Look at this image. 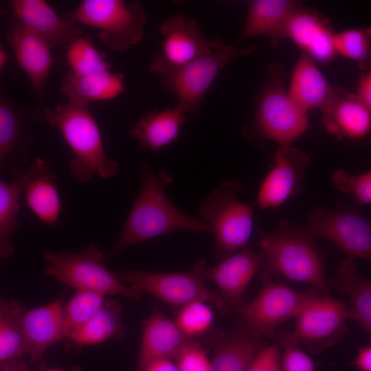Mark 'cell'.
<instances>
[{
    "label": "cell",
    "mask_w": 371,
    "mask_h": 371,
    "mask_svg": "<svg viewBox=\"0 0 371 371\" xmlns=\"http://www.w3.org/2000/svg\"><path fill=\"white\" fill-rule=\"evenodd\" d=\"M330 85L318 69L314 60L301 52L295 65L288 92L306 112L325 110L343 91Z\"/></svg>",
    "instance_id": "24"
},
{
    "label": "cell",
    "mask_w": 371,
    "mask_h": 371,
    "mask_svg": "<svg viewBox=\"0 0 371 371\" xmlns=\"http://www.w3.org/2000/svg\"><path fill=\"white\" fill-rule=\"evenodd\" d=\"M332 181L339 190L351 194L359 205L371 203V170L352 175L339 169L333 174Z\"/></svg>",
    "instance_id": "37"
},
{
    "label": "cell",
    "mask_w": 371,
    "mask_h": 371,
    "mask_svg": "<svg viewBox=\"0 0 371 371\" xmlns=\"http://www.w3.org/2000/svg\"><path fill=\"white\" fill-rule=\"evenodd\" d=\"M254 47H237L219 39L214 50L161 76V86L172 93L178 108L196 114L220 71L234 58L251 54Z\"/></svg>",
    "instance_id": "8"
},
{
    "label": "cell",
    "mask_w": 371,
    "mask_h": 371,
    "mask_svg": "<svg viewBox=\"0 0 371 371\" xmlns=\"http://www.w3.org/2000/svg\"><path fill=\"white\" fill-rule=\"evenodd\" d=\"M159 32L162 37L161 49L148 64V69L160 76L211 54L220 39H207L196 19L180 14L164 20Z\"/></svg>",
    "instance_id": "12"
},
{
    "label": "cell",
    "mask_w": 371,
    "mask_h": 371,
    "mask_svg": "<svg viewBox=\"0 0 371 371\" xmlns=\"http://www.w3.org/2000/svg\"><path fill=\"white\" fill-rule=\"evenodd\" d=\"M65 51L67 62L74 73L89 74L111 70L110 63L85 36L72 41Z\"/></svg>",
    "instance_id": "34"
},
{
    "label": "cell",
    "mask_w": 371,
    "mask_h": 371,
    "mask_svg": "<svg viewBox=\"0 0 371 371\" xmlns=\"http://www.w3.org/2000/svg\"><path fill=\"white\" fill-rule=\"evenodd\" d=\"M352 364L360 371H371V343L359 349L357 356Z\"/></svg>",
    "instance_id": "42"
},
{
    "label": "cell",
    "mask_w": 371,
    "mask_h": 371,
    "mask_svg": "<svg viewBox=\"0 0 371 371\" xmlns=\"http://www.w3.org/2000/svg\"><path fill=\"white\" fill-rule=\"evenodd\" d=\"M29 178L27 169L10 182L0 180V258L5 259L15 253L11 237L17 225L21 209L19 198L23 194Z\"/></svg>",
    "instance_id": "32"
},
{
    "label": "cell",
    "mask_w": 371,
    "mask_h": 371,
    "mask_svg": "<svg viewBox=\"0 0 371 371\" xmlns=\"http://www.w3.org/2000/svg\"><path fill=\"white\" fill-rule=\"evenodd\" d=\"M258 236L265 271L269 276L306 283L321 295H329L324 253L304 227L280 220L273 232L258 229Z\"/></svg>",
    "instance_id": "3"
},
{
    "label": "cell",
    "mask_w": 371,
    "mask_h": 371,
    "mask_svg": "<svg viewBox=\"0 0 371 371\" xmlns=\"http://www.w3.org/2000/svg\"><path fill=\"white\" fill-rule=\"evenodd\" d=\"M265 267L261 252L244 247L207 269L205 278L217 286L225 313H232L247 302L245 295L249 283Z\"/></svg>",
    "instance_id": "16"
},
{
    "label": "cell",
    "mask_w": 371,
    "mask_h": 371,
    "mask_svg": "<svg viewBox=\"0 0 371 371\" xmlns=\"http://www.w3.org/2000/svg\"><path fill=\"white\" fill-rule=\"evenodd\" d=\"M279 341L283 348L282 371H315L313 361L300 348V344L293 333H282L279 336Z\"/></svg>",
    "instance_id": "38"
},
{
    "label": "cell",
    "mask_w": 371,
    "mask_h": 371,
    "mask_svg": "<svg viewBox=\"0 0 371 371\" xmlns=\"http://www.w3.org/2000/svg\"><path fill=\"white\" fill-rule=\"evenodd\" d=\"M348 319L346 303L319 295L295 315L293 333L306 350L319 352L333 346L346 333Z\"/></svg>",
    "instance_id": "13"
},
{
    "label": "cell",
    "mask_w": 371,
    "mask_h": 371,
    "mask_svg": "<svg viewBox=\"0 0 371 371\" xmlns=\"http://www.w3.org/2000/svg\"><path fill=\"white\" fill-rule=\"evenodd\" d=\"M0 371H30L22 359H15L0 363Z\"/></svg>",
    "instance_id": "44"
},
{
    "label": "cell",
    "mask_w": 371,
    "mask_h": 371,
    "mask_svg": "<svg viewBox=\"0 0 371 371\" xmlns=\"http://www.w3.org/2000/svg\"><path fill=\"white\" fill-rule=\"evenodd\" d=\"M65 16L96 29L100 41L109 50L119 53L141 42L147 21L138 1L83 0Z\"/></svg>",
    "instance_id": "6"
},
{
    "label": "cell",
    "mask_w": 371,
    "mask_h": 371,
    "mask_svg": "<svg viewBox=\"0 0 371 371\" xmlns=\"http://www.w3.org/2000/svg\"><path fill=\"white\" fill-rule=\"evenodd\" d=\"M179 371H210L205 350L195 339L187 338L175 355Z\"/></svg>",
    "instance_id": "39"
},
{
    "label": "cell",
    "mask_w": 371,
    "mask_h": 371,
    "mask_svg": "<svg viewBox=\"0 0 371 371\" xmlns=\"http://www.w3.org/2000/svg\"><path fill=\"white\" fill-rule=\"evenodd\" d=\"M323 124L337 139H359L371 132V109L343 91L323 111Z\"/></svg>",
    "instance_id": "28"
},
{
    "label": "cell",
    "mask_w": 371,
    "mask_h": 371,
    "mask_svg": "<svg viewBox=\"0 0 371 371\" xmlns=\"http://www.w3.org/2000/svg\"><path fill=\"white\" fill-rule=\"evenodd\" d=\"M58 91L71 103L89 104L91 101L109 100L124 91V75L111 70L89 74L69 70L61 80Z\"/></svg>",
    "instance_id": "27"
},
{
    "label": "cell",
    "mask_w": 371,
    "mask_h": 371,
    "mask_svg": "<svg viewBox=\"0 0 371 371\" xmlns=\"http://www.w3.org/2000/svg\"><path fill=\"white\" fill-rule=\"evenodd\" d=\"M329 20L313 8H298L289 19L282 39L289 38L301 52L322 63L330 62L337 52Z\"/></svg>",
    "instance_id": "19"
},
{
    "label": "cell",
    "mask_w": 371,
    "mask_h": 371,
    "mask_svg": "<svg viewBox=\"0 0 371 371\" xmlns=\"http://www.w3.org/2000/svg\"><path fill=\"white\" fill-rule=\"evenodd\" d=\"M330 283L349 298V319L359 324L371 343V279L358 269L355 260L345 257L337 269Z\"/></svg>",
    "instance_id": "26"
},
{
    "label": "cell",
    "mask_w": 371,
    "mask_h": 371,
    "mask_svg": "<svg viewBox=\"0 0 371 371\" xmlns=\"http://www.w3.org/2000/svg\"><path fill=\"white\" fill-rule=\"evenodd\" d=\"M355 94L362 103L371 109V70L363 71Z\"/></svg>",
    "instance_id": "41"
},
{
    "label": "cell",
    "mask_w": 371,
    "mask_h": 371,
    "mask_svg": "<svg viewBox=\"0 0 371 371\" xmlns=\"http://www.w3.org/2000/svg\"><path fill=\"white\" fill-rule=\"evenodd\" d=\"M146 371H179L170 358H161L151 363Z\"/></svg>",
    "instance_id": "43"
},
{
    "label": "cell",
    "mask_w": 371,
    "mask_h": 371,
    "mask_svg": "<svg viewBox=\"0 0 371 371\" xmlns=\"http://www.w3.org/2000/svg\"><path fill=\"white\" fill-rule=\"evenodd\" d=\"M64 304L63 300L58 298L47 304L26 308L24 311L23 322L28 355L37 366H43L44 355L52 346L66 339Z\"/></svg>",
    "instance_id": "21"
},
{
    "label": "cell",
    "mask_w": 371,
    "mask_h": 371,
    "mask_svg": "<svg viewBox=\"0 0 371 371\" xmlns=\"http://www.w3.org/2000/svg\"><path fill=\"white\" fill-rule=\"evenodd\" d=\"M38 122L47 123L61 135L73 153L68 171L80 183L94 177L104 179L115 177L119 163L109 158L102 134L89 104L67 102L37 111Z\"/></svg>",
    "instance_id": "2"
},
{
    "label": "cell",
    "mask_w": 371,
    "mask_h": 371,
    "mask_svg": "<svg viewBox=\"0 0 371 371\" xmlns=\"http://www.w3.org/2000/svg\"><path fill=\"white\" fill-rule=\"evenodd\" d=\"M187 338L174 321L168 319L155 306L142 323V333L134 371H146L161 358L174 357Z\"/></svg>",
    "instance_id": "22"
},
{
    "label": "cell",
    "mask_w": 371,
    "mask_h": 371,
    "mask_svg": "<svg viewBox=\"0 0 371 371\" xmlns=\"http://www.w3.org/2000/svg\"><path fill=\"white\" fill-rule=\"evenodd\" d=\"M8 60L7 52L4 46H0V70H2Z\"/></svg>",
    "instance_id": "45"
},
{
    "label": "cell",
    "mask_w": 371,
    "mask_h": 371,
    "mask_svg": "<svg viewBox=\"0 0 371 371\" xmlns=\"http://www.w3.org/2000/svg\"><path fill=\"white\" fill-rule=\"evenodd\" d=\"M37 111L25 112L4 92L0 96V170L15 178L30 166L34 135L30 127Z\"/></svg>",
    "instance_id": "14"
},
{
    "label": "cell",
    "mask_w": 371,
    "mask_h": 371,
    "mask_svg": "<svg viewBox=\"0 0 371 371\" xmlns=\"http://www.w3.org/2000/svg\"><path fill=\"white\" fill-rule=\"evenodd\" d=\"M47 264L44 274L76 290H88L105 295H120L139 300L144 292L121 281L106 267L105 254L94 243H89L80 252L47 250L43 254Z\"/></svg>",
    "instance_id": "5"
},
{
    "label": "cell",
    "mask_w": 371,
    "mask_h": 371,
    "mask_svg": "<svg viewBox=\"0 0 371 371\" xmlns=\"http://www.w3.org/2000/svg\"><path fill=\"white\" fill-rule=\"evenodd\" d=\"M266 272L261 275L262 287L256 297L236 308V313L245 326L256 335L272 338L276 328L295 315L311 301L321 295L311 287L301 292L271 280Z\"/></svg>",
    "instance_id": "10"
},
{
    "label": "cell",
    "mask_w": 371,
    "mask_h": 371,
    "mask_svg": "<svg viewBox=\"0 0 371 371\" xmlns=\"http://www.w3.org/2000/svg\"><path fill=\"white\" fill-rule=\"evenodd\" d=\"M122 310L117 301L108 297L100 310L66 339L78 348L97 345L107 339H122L124 335Z\"/></svg>",
    "instance_id": "30"
},
{
    "label": "cell",
    "mask_w": 371,
    "mask_h": 371,
    "mask_svg": "<svg viewBox=\"0 0 371 371\" xmlns=\"http://www.w3.org/2000/svg\"><path fill=\"white\" fill-rule=\"evenodd\" d=\"M11 12L17 20L44 39L51 49L67 46L83 32L75 21L60 16L44 0H12Z\"/></svg>",
    "instance_id": "18"
},
{
    "label": "cell",
    "mask_w": 371,
    "mask_h": 371,
    "mask_svg": "<svg viewBox=\"0 0 371 371\" xmlns=\"http://www.w3.org/2000/svg\"><path fill=\"white\" fill-rule=\"evenodd\" d=\"M273 162L258 192L256 205L260 210L278 207L301 191L310 159L300 148L283 146L276 152Z\"/></svg>",
    "instance_id": "15"
},
{
    "label": "cell",
    "mask_w": 371,
    "mask_h": 371,
    "mask_svg": "<svg viewBox=\"0 0 371 371\" xmlns=\"http://www.w3.org/2000/svg\"><path fill=\"white\" fill-rule=\"evenodd\" d=\"M248 5L245 26L237 43L254 36H265L275 46L282 39L289 19L302 3L293 0H254Z\"/></svg>",
    "instance_id": "25"
},
{
    "label": "cell",
    "mask_w": 371,
    "mask_h": 371,
    "mask_svg": "<svg viewBox=\"0 0 371 371\" xmlns=\"http://www.w3.org/2000/svg\"><path fill=\"white\" fill-rule=\"evenodd\" d=\"M240 185L223 182L200 204L199 212L210 227L216 256L223 260L245 247L254 227L252 206L238 199Z\"/></svg>",
    "instance_id": "7"
},
{
    "label": "cell",
    "mask_w": 371,
    "mask_h": 371,
    "mask_svg": "<svg viewBox=\"0 0 371 371\" xmlns=\"http://www.w3.org/2000/svg\"><path fill=\"white\" fill-rule=\"evenodd\" d=\"M6 39L36 98L43 100L53 63L51 47L37 34L15 19L6 32Z\"/></svg>",
    "instance_id": "17"
},
{
    "label": "cell",
    "mask_w": 371,
    "mask_h": 371,
    "mask_svg": "<svg viewBox=\"0 0 371 371\" xmlns=\"http://www.w3.org/2000/svg\"><path fill=\"white\" fill-rule=\"evenodd\" d=\"M186 114L177 106L153 109L131 126L130 135L139 148L157 150L178 139Z\"/></svg>",
    "instance_id": "29"
},
{
    "label": "cell",
    "mask_w": 371,
    "mask_h": 371,
    "mask_svg": "<svg viewBox=\"0 0 371 371\" xmlns=\"http://www.w3.org/2000/svg\"><path fill=\"white\" fill-rule=\"evenodd\" d=\"M262 339L241 321L229 330L212 331L207 339L213 350L210 371H246L262 348Z\"/></svg>",
    "instance_id": "20"
},
{
    "label": "cell",
    "mask_w": 371,
    "mask_h": 371,
    "mask_svg": "<svg viewBox=\"0 0 371 371\" xmlns=\"http://www.w3.org/2000/svg\"><path fill=\"white\" fill-rule=\"evenodd\" d=\"M26 307L15 300H0V363L28 355L23 316Z\"/></svg>",
    "instance_id": "31"
},
{
    "label": "cell",
    "mask_w": 371,
    "mask_h": 371,
    "mask_svg": "<svg viewBox=\"0 0 371 371\" xmlns=\"http://www.w3.org/2000/svg\"><path fill=\"white\" fill-rule=\"evenodd\" d=\"M41 371H84V370L81 366L78 365H74L69 370H65L56 368H49L43 369Z\"/></svg>",
    "instance_id": "46"
},
{
    "label": "cell",
    "mask_w": 371,
    "mask_h": 371,
    "mask_svg": "<svg viewBox=\"0 0 371 371\" xmlns=\"http://www.w3.org/2000/svg\"><path fill=\"white\" fill-rule=\"evenodd\" d=\"M176 324L180 332L189 339L201 337L210 331L214 313L210 304L194 301L175 311Z\"/></svg>",
    "instance_id": "36"
},
{
    "label": "cell",
    "mask_w": 371,
    "mask_h": 371,
    "mask_svg": "<svg viewBox=\"0 0 371 371\" xmlns=\"http://www.w3.org/2000/svg\"><path fill=\"white\" fill-rule=\"evenodd\" d=\"M139 188L117 238L105 254L112 259L126 248L177 231L208 232L203 220L181 211L169 198L166 189L173 177L166 171L153 172L149 164L139 168Z\"/></svg>",
    "instance_id": "1"
},
{
    "label": "cell",
    "mask_w": 371,
    "mask_h": 371,
    "mask_svg": "<svg viewBox=\"0 0 371 371\" xmlns=\"http://www.w3.org/2000/svg\"><path fill=\"white\" fill-rule=\"evenodd\" d=\"M304 228L314 240L324 238L332 241L346 257L371 262V220L357 207L343 201L330 210L316 206Z\"/></svg>",
    "instance_id": "11"
},
{
    "label": "cell",
    "mask_w": 371,
    "mask_h": 371,
    "mask_svg": "<svg viewBox=\"0 0 371 371\" xmlns=\"http://www.w3.org/2000/svg\"><path fill=\"white\" fill-rule=\"evenodd\" d=\"M106 297L104 294L96 291L76 290L63 307L66 339L87 323L100 310Z\"/></svg>",
    "instance_id": "33"
},
{
    "label": "cell",
    "mask_w": 371,
    "mask_h": 371,
    "mask_svg": "<svg viewBox=\"0 0 371 371\" xmlns=\"http://www.w3.org/2000/svg\"><path fill=\"white\" fill-rule=\"evenodd\" d=\"M246 371H282L278 345L272 344L262 348Z\"/></svg>",
    "instance_id": "40"
},
{
    "label": "cell",
    "mask_w": 371,
    "mask_h": 371,
    "mask_svg": "<svg viewBox=\"0 0 371 371\" xmlns=\"http://www.w3.org/2000/svg\"><path fill=\"white\" fill-rule=\"evenodd\" d=\"M27 170L29 178L23 192L27 206L43 224L54 226L59 221L62 204L52 165L38 157Z\"/></svg>",
    "instance_id": "23"
},
{
    "label": "cell",
    "mask_w": 371,
    "mask_h": 371,
    "mask_svg": "<svg viewBox=\"0 0 371 371\" xmlns=\"http://www.w3.org/2000/svg\"><path fill=\"white\" fill-rule=\"evenodd\" d=\"M268 71L257 98L254 123L245 132L260 142L272 140L280 146H291L308 128L307 112L284 89L281 65L272 64Z\"/></svg>",
    "instance_id": "4"
},
{
    "label": "cell",
    "mask_w": 371,
    "mask_h": 371,
    "mask_svg": "<svg viewBox=\"0 0 371 371\" xmlns=\"http://www.w3.org/2000/svg\"><path fill=\"white\" fill-rule=\"evenodd\" d=\"M207 269L206 262L200 260L185 272L155 273L131 269L116 275L123 282L153 295L175 311L188 303L203 301L225 313L219 293L212 291L205 283Z\"/></svg>",
    "instance_id": "9"
},
{
    "label": "cell",
    "mask_w": 371,
    "mask_h": 371,
    "mask_svg": "<svg viewBox=\"0 0 371 371\" xmlns=\"http://www.w3.org/2000/svg\"><path fill=\"white\" fill-rule=\"evenodd\" d=\"M337 53L355 60L363 71L371 70V27L335 34Z\"/></svg>",
    "instance_id": "35"
}]
</instances>
